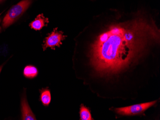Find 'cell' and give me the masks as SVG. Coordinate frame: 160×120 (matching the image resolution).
<instances>
[{
	"mask_svg": "<svg viewBox=\"0 0 160 120\" xmlns=\"http://www.w3.org/2000/svg\"><path fill=\"white\" fill-rule=\"evenodd\" d=\"M160 35L154 21L143 16L109 25L89 45L84 56L73 58L76 77L85 84L92 77L109 79L127 72L160 43Z\"/></svg>",
	"mask_w": 160,
	"mask_h": 120,
	"instance_id": "obj_1",
	"label": "cell"
},
{
	"mask_svg": "<svg viewBox=\"0 0 160 120\" xmlns=\"http://www.w3.org/2000/svg\"><path fill=\"white\" fill-rule=\"evenodd\" d=\"M40 100L42 104L45 106L49 105L52 100V96L49 89L48 88H42L40 89Z\"/></svg>",
	"mask_w": 160,
	"mask_h": 120,
	"instance_id": "obj_7",
	"label": "cell"
},
{
	"mask_svg": "<svg viewBox=\"0 0 160 120\" xmlns=\"http://www.w3.org/2000/svg\"><path fill=\"white\" fill-rule=\"evenodd\" d=\"M2 0H0V2H2Z\"/></svg>",
	"mask_w": 160,
	"mask_h": 120,
	"instance_id": "obj_11",
	"label": "cell"
},
{
	"mask_svg": "<svg viewBox=\"0 0 160 120\" xmlns=\"http://www.w3.org/2000/svg\"><path fill=\"white\" fill-rule=\"evenodd\" d=\"M38 74V70L33 65H28L24 68L23 75L26 78L32 79L35 78Z\"/></svg>",
	"mask_w": 160,
	"mask_h": 120,
	"instance_id": "obj_8",
	"label": "cell"
},
{
	"mask_svg": "<svg viewBox=\"0 0 160 120\" xmlns=\"http://www.w3.org/2000/svg\"><path fill=\"white\" fill-rule=\"evenodd\" d=\"M80 117L81 120H93L89 110L82 104L80 106Z\"/></svg>",
	"mask_w": 160,
	"mask_h": 120,
	"instance_id": "obj_9",
	"label": "cell"
},
{
	"mask_svg": "<svg viewBox=\"0 0 160 120\" xmlns=\"http://www.w3.org/2000/svg\"><path fill=\"white\" fill-rule=\"evenodd\" d=\"M48 22L49 21L48 19L45 17L43 15L41 14L38 15L36 18L29 24V26L32 29H34L36 31H38L42 29L43 27L46 26Z\"/></svg>",
	"mask_w": 160,
	"mask_h": 120,
	"instance_id": "obj_6",
	"label": "cell"
},
{
	"mask_svg": "<svg viewBox=\"0 0 160 120\" xmlns=\"http://www.w3.org/2000/svg\"><path fill=\"white\" fill-rule=\"evenodd\" d=\"M21 119L24 120H36V116L29 106L27 98L26 89H24L21 100Z\"/></svg>",
	"mask_w": 160,
	"mask_h": 120,
	"instance_id": "obj_5",
	"label": "cell"
},
{
	"mask_svg": "<svg viewBox=\"0 0 160 120\" xmlns=\"http://www.w3.org/2000/svg\"><path fill=\"white\" fill-rule=\"evenodd\" d=\"M157 101L148 103L137 104L127 107L116 108L115 112L119 115L123 116H134L142 114L152 106L155 105Z\"/></svg>",
	"mask_w": 160,
	"mask_h": 120,
	"instance_id": "obj_3",
	"label": "cell"
},
{
	"mask_svg": "<svg viewBox=\"0 0 160 120\" xmlns=\"http://www.w3.org/2000/svg\"><path fill=\"white\" fill-rule=\"evenodd\" d=\"M32 2V0H22L12 6L3 18L0 31L5 30L17 21L28 9Z\"/></svg>",
	"mask_w": 160,
	"mask_h": 120,
	"instance_id": "obj_2",
	"label": "cell"
},
{
	"mask_svg": "<svg viewBox=\"0 0 160 120\" xmlns=\"http://www.w3.org/2000/svg\"><path fill=\"white\" fill-rule=\"evenodd\" d=\"M4 65V64H2V65H1L0 66V73L1 72L2 70V68H3V65Z\"/></svg>",
	"mask_w": 160,
	"mask_h": 120,
	"instance_id": "obj_10",
	"label": "cell"
},
{
	"mask_svg": "<svg viewBox=\"0 0 160 120\" xmlns=\"http://www.w3.org/2000/svg\"><path fill=\"white\" fill-rule=\"evenodd\" d=\"M67 36L63 35L62 32L58 31L57 28H56L45 39L44 43L42 45L43 50H45L48 47L55 49L56 46L60 47L62 44V41Z\"/></svg>",
	"mask_w": 160,
	"mask_h": 120,
	"instance_id": "obj_4",
	"label": "cell"
}]
</instances>
